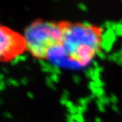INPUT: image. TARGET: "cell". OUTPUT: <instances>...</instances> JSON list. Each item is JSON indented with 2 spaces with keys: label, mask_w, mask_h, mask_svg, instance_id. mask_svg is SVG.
Returning <instances> with one entry per match:
<instances>
[{
  "label": "cell",
  "mask_w": 122,
  "mask_h": 122,
  "mask_svg": "<svg viewBox=\"0 0 122 122\" xmlns=\"http://www.w3.org/2000/svg\"><path fill=\"white\" fill-rule=\"evenodd\" d=\"M60 25L61 58L76 68L90 65L102 50L104 29L90 22L60 21Z\"/></svg>",
  "instance_id": "obj_1"
},
{
  "label": "cell",
  "mask_w": 122,
  "mask_h": 122,
  "mask_svg": "<svg viewBox=\"0 0 122 122\" xmlns=\"http://www.w3.org/2000/svg\"><path fill=\"white\" fill-rule=\"evenodd\" d=\"M26 51L38 60L61 58L62 30L60 22L37 20L23 35Z\"/></svg>",
  "instance_id": "obj_2"
},
{
  "label": "cell",
  "mask_w": 122,
  "mask_h": 122,
  "mask_svg": "<svg viewBox=\"0 0 122 122\" xmlns=\"http://www.w3.org/2000/svg\"><path fill=\"white\" fill-rule=\"evenodd\" d=\"M25 51L23 35L0 24V62L12 61Z\"/></svg>",
  "instance_id": "obj_3"
}]
</instances>
